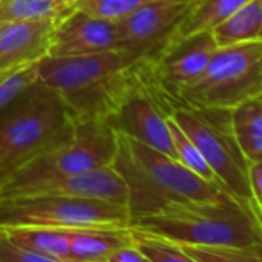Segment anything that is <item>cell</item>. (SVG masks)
<instances>
[{
  "instance_id": "obj_1",
  "label": "cell",
  "mask_w": 262,
  "mask_h": 262,
  "mask_svg": "<svg viewBox=\"0 0 262 262\" xmlns=\"http://www.w3.org/2000/svg\"><path fill=\"white\" fill-rule=\"evenodd\" d=\"M39 82L57 93L71 122L110 119L138 90L158 86L150 59L122 50L39 62Z\"/></svg>"
},
{
  "instance_id": "obj_2",
  "label": "cell",
  "mask_w": 262,
  "mask_h": 262,
  "mask_svg": "<svg viewBox=\"0 0 262 262\" xmlns=\"http://www.w3.org/2000/svg\"><path fill=\"white\" fill-rule=\"evenodd\" d=\"M116 133L117 155L113 167L126 184L131 219L153 214L170 202L236 201L221 185L199 178L179 161Z\"/></svg>"
},
{
  "instance_id": "obj_3",
  "label": "cell",
  "mask_w": 262,
  "mask_h": 262,
  "mask_svg": "<svg viewBox=\"0 0 262 262\" xmlns=\"http://www.w3.org/2000/svg\"><path fill=\"white\" fill-rule=\"evenodd\" d=\"M129 227L179 245L262 250V228L237 201L170 202L153 214L131 219Z\"/></svg>"
},
{
  "instance_id": "obj_4",
  "label": "cell",
  "mask_w": 262,
  "mask_h": 262,
  "mask_svg": "<svg viewBox=\"0 0 262 262\" xmlns=\"http://www.w3.org/2000/svg\"><path fill=\"white\" fill-rule=\"evenodd\" d=\"M116 155L117 133L106 119L73 122L57 141L0 178V199L48 178L113 167Z\"/></svg>"
},
{
  "instance_id": "obj_5",
  "label": "cell",
  "mask_w": 262,
  "mask_h": 262,
  "mask_svg": "<svg viewBox=\"0 0 262 262\" xmlns=\"http://www.w3.org/2000/svg\"><path fill=\"white\" fill-rule=\"evenodd\" d=\"M0 117V178L57 141L71 126L70 114L54 90L37 82Z\"/></svg>"
},
{
  "instance_id": "obj_6",
  "label": "cell",
  "mask_w": 262,
  "mask_h": 262,
  "mask_svg": "<svg viewBox=\"0 0 262 262\" xmlns=\"http://www.w3.org/2000/svg\"><path fill=\"white\" fill-rule=\"evenodd\" d=\"M257 96H262V39L219 47L201 77L178 99L196 108L233 110Z\"/></svg>"
},
{
  "instance_id": "obj_7",
  "label": "cell",
  "mask_w": 262,
  "mask_h": 262,
  "mask_svg": "<svg viewBox=\"0 0 262 262\" xmlns=\"http://www.w3.org/2000/svg\"><path fill=\"white\" fill-rule=\"evenodd\" d=\"M170 116L199 148L217 184L233 199L250 208L248 162L233 136L230 110L196 108L179 103L173 106Z\"/></svg>"
},
{
  "instance_id": "obj_8",
  "label": "cell",
  "mask_w": 262,
  "mask_h": 262,
  "mask_svg": "<svg viewBox=\"0 0 262 262\" xmlns=\"http://www.w3.org/2000/svg\"><path fill=\"white\" fill-rule=\"evenodd\" d=\"M129 221L126 205L105 201L63 196L0 199V227H129Z\"/></svg>"
},
{
  "instance_id": "obj_9",
  "label": "cell",
  "mask_w": 262,
  "mask_h": 262,
  "mask_svg": "<svg viewBox=\"0 0 262 262\" xmlns=\"http://www.w3.org/2000/svg\"><path fill=\"white\" fill-rule=\"evenodd\" d=\"M191 0H155L119 19L117 50L153 60L176 36Z\"/></svg>"
},
{
  "instance_id": "obj_10",
  "label": "cell",
  "mask_w": 262,
  "mask_h": 262,
  "mask_svg": "<svg viewBox=\"0 0 262 262\" xmlns=\"http://www.w3.org/2000/svg\"><path fill=\"white\" fill-rule=\"evenodd\" d=\"M217 45L210 31L174 37L153 60L151 70L158 86L170 97L194 83L205 71Z\"/></svg>"
},
{
  "instance_id": "obj_11",
  "label": "cell",
  "mask_w": 262,
  "mask_h": 262,
  "mask_svg": "<svg viewBox=\"0 0 262 262\" xmlns=\"http://www.w3.org/2000/svg\"><path fill=\"white\" fill-rule=\"evenodd\" d=\"M161 97L162 91L159 86L138 90L120 105L108 122L119 133L176 159L167 123L168 113L162 108V102L158 100Z\"/></svg>"
},
{
  "instance_id": "obj_12",
  "label": "cell",
  "mask_w": 262,
  "mask_h": 262,
  "mask_svg": "<svg viewBox=\"0 0 262 262\" xmlns=\"http://www.w3.org/2000/svg\"><path fill=\"white\" fill-rule=\"evenodd\" d=\"M24 196H63L80 198L93 201H105L119 205H126L128 190L122 176L114 167H105L100 170L48 178L27 187H22L7 198ZM4 198V199H7Z\"/></svg>"
},
{
  "instance_id": "obj_13",
  "label": "cell",
  "mask_w": 262,
  "mask_h": 262,
  "mask_svg": "<svg viewBox=\"0 0 262 262\" xmlns=\"http://www.w3.org/2000/svg\"><path fill=\"white\" fill-rule=\"evenodd\" d=\"M119 36L114 20L91 16L74 10L62 19L54 31L50 54L51 57L90 56L117 50Z\"/></svg>"
},
{
  "instance_id": "obj_14",
  "label": "cell",
  "mask_w": 262,
  "mask_h": 262,
  "mask_svg": "<svg viewBox=\"0 0 262 262\" xmlns=\"http://www.w3.org/2000/svg\"><path fill=\"white\" fill-rule=\"evenodd\" d=\"M59 22L43 19L0 24V79L47 57Z\"/></svg>"
},
{
  "instance_id": "obj_15",
  "label": "cell",
  "mask_w": 262,
  "mask_h": 262,
  "mask_svg": "<svg viewBox=\"0 0 262 262\" xmlns=\"http://www.w3.org/2000/svg\"><path fill=\"white\" fill-rule=\"evenodd\" d=\"M133 244L131 227L70 228V262L106 260L117 248Z\"/></svg>"
},
{
  "instance_id": "obj_16",
  "label": "cell",
  "mask_w": 262,
  "mask_h": 262,
  "mask_svg": "<svg viewBox=\"0 0 262 262\" xmlns=\"http://www.w3.org/2000/svg\"><path fill=\"white\" fill-rule=\"evenodd\" d=\"M0 236L24 250L70 262V228L0 227Z\"/></svg>"
},
{
  "instance_id": "obj_17",
  "label": "cell",
  "mask_w": 262,
  "mask_h": 262,
  "mask_svg": "<svg viewBox=\"0 0 262 262\" xmlns=\"http://www.w3.org/2000/svg\"><path fill=\"white\" fill-rule=\"evenodd\" d=\"M233 136L250 164L262 161V96L230 110Z\"/></svg>"
},
{
  "instance_id": "obj_18",
  "label": "cell",
  "mask_w": 262,
  "mask_h": 262,
  "mask_svg": "<svg viewBox=\"0 0 262 262\" xmlns=\"http://www.w3.org/2000/svg\"><path fill=\"white\" fill-rule=\"evenodd\" d=\"M248 2L250 0H191L174 37L211 31Z\"/></svg>"
},
{
  "instance_id": "obj_19",
  "label": "cell",
  "mask_w": 262,
  "mask_h": 262,
  "mask_svg": "<svg viewBox=\"0 0 262 262\" xmlns=\"http://www.w3.org/2000/svg\"><path fill=\"white\" fill-rule=\"evenodd\" d=\"M210 33L217 48L262 39V2L250 0Z\"/></svg>"
},
{
  "instance_id": "obj_20",
  "label": "cell",
  "mask_w": 262,
  "mask_h": 262,
  "mask_svg": "<svg viewBox=\"0 0 262 262\" xmlns=\"http://www.w3.org/2000/svg\"><path fill=\"white\" fill-rule=\"evenodd\" d=\"M77 10V0H0V24L56 19Z\"/></svg>"
},
{
  "instance_id": "obj_21",
  "label": "cell",
  "mask_w": 262,
  "mask_h": 262,
  "mask_svg": "<svg viewBox=\"0 0 262 262\" xmlns=\"http://www.w3.org/2000/svg\"><path fill=\"white\" fill-rule=\"evenodd\" d=\"M167 123H168V129H170V135H171L173 147H174V151H176V159L184 167H187L190 171L198 174L199 178H202V179H205L208 182L217 184V179H216L213 170L207 164V161L202 156V153L199 151V148L184 133V129L176 123V120L170 114L167 116Z\"/></svg>"
},
{
  "instance_id": "obj_22",
  "label": "cell",
  "mask_w": 262,
  "mask_h": 262,
  "mask_svg": "<svg viewBox=\"0 0 262 262\" xmlns=\"http://www.w3.org/2000/svg\"><path fill=\"white\" fill-rule=\"evenodd\" d=\"M133 230V241L144 257L153 262H198L188 253L182 250V247L173 241L141 231Z\"/></svg>"
},
{
  "instance_id": "obj_23",
  "label": "cell",
  "mask_w": 262,
  "mask_h": 262,
  "mask_svg": "<svg viewBox=\"0 0 262 262\" xmlns=\"http://www.w3.org/2000/svg\"><path fill=\"white\" fill-rule=\"evenodd\" d=\"M198 262H262L260 248L234 247H193L181 245Z\"/></svg>"
},
{
  "instance_id": "obj_24",
  "label": "cell",
  "mask_w": 262,
  "mask_h": 262,
  "mask_svg": "<svg viewBox=\"0 0 262 262\" xmlns=\"http://www.w3.org/2000/svg\"><path fill=\"white\" fill-rule=\"evenodd\" d=\"M39 82V62L22 67L0 79V113L7 110L30 86Z\"/></svg>"
},
{
  "instance_id": "obj_25",
  "label": "cell",
  "mask_w": 262,
  "mask_h": 262,
  "mask_svg": "<svg viewBox=\"0 0 262 262\" xmlns=\"http://www.w3.org/2000/svg\"><path fill=\"white\" fill-rule=\"evenodd\" d=\"M150 2H155V0H79L77 10L96 17L117 22L119 19Z\"/></svg>"
},
{
  "instance_id": "obj_26",
  "label": "cell",
  "mask_w": 262,
  "mask_h": 262,
  "mask_svg": "<svg viewBox=\"0 0 262 262\" xmlns=\"http://www.w3.org/2000/svg\"><path fill=\"white\" fill-rule=\"evenodd\" d=\"M0 262H65L30 250H24L0 236Z\"/></svg>"
},
{
  "instance_id": "obj_27",
  "label": "cell",
  "mask_w": 262,
  "mask_h": 262,
  "mask_svg": "<svg viewBox=\"0 0 262 262\" xmlns=\"http://www.w3.org/2000/svg\"><path fill=\"white\" fill-rule=\"evenodd\" d=\"M248 184L251 193V213L262 228V161L248 165Z\"/></svg>"
},
{
  "instance_id": "obj_28",
  "label": "cell",
  "mask_w": 262,
  "mask_h": 262,
  "mask_svg": "<svg viewBox=\"0 0 262 262\" xmlns=\"http://www.w3.org/2000/svg\"><path fill=\"white\" fill-rule=\"evenodd\" d=\"M144 254L139 251V248L133 244L123 245L120 248H117L116 251H113L108 257L106 262H144Z\"/></svg>"
},
{
  "instance_id": "obj_29",
  "label": "cell",
  "mask_w": 262,
  "mask_h": 262,
  "mask_svg": "<svg viewBox=\"0 0 262 262\" xmlns=\"http://www.w3.org/2000/svg\"><path fill=\"white\" fill-rule=\"evenodd\" d=\"M144 262H153V260H150V259H147V257H145V259H144Z\"/></svg>"
},
{
  "instance_id": "obj_30",
  "label": "cell",
  "mask_w": 262,
  "mask_h": 262,
  "mask_svg": "<svg viewBox=\"0 0 262 262\" xmlns=\"http://www.w3.org/2000/svg\"><path fill=\"white\" fill-rule=\"evenodd\" d=\"M90 262H106V260H90Z\"/></svg>"
},
{
  "instance_id": "obj_31",
  "label": "cell",
  "mask_w": 262,
  "mask_h": 262,
  "mask_svg": "<svg viewBox=\"0 0 262 262\" xmlns=\"http://www.w3.org/2000/svg\"><path fill=\"white\" fill-rule=\"evenodd\" d=\"M77 4H79V0H77Z\"/></svg>"
},
{
  "instance_id": "obj_32",
  "label": "cell",
  "mask_w": 262,
  "mask_h": 262,
  "mask_svg": "<svg viewBox=\"0 0 262 262\" xmlns=\"http://www.w3.org/2000/svg\"><path fill=\"white\" fill-rule=\"evenodd\" d=\"M260 2H262V0H260Z\"/></svg>"
}]
</instances>
